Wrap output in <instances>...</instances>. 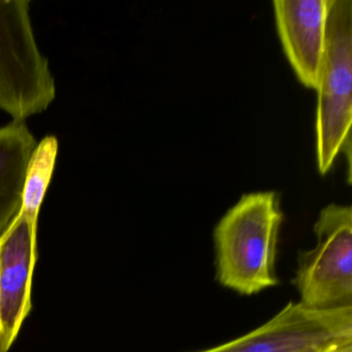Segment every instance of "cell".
<instances>
[{"instance_id": "obj_1", "label": "cell", "mask_w": 352, "mask_h": 352, "mask_svg": "<svg viewBox=\"0 0 352 352\" xmlns=\"http://www.w3.org/2000/svg\"><path fill=\"white\" fill-rule=\"evenodd\" d=\"M282 221L274 191L242 195L226 212L214 230L216 272L222 286L252 296L277 285L275 263Z\"/></svg>"}, {"instance_id": "obj_2", "label": "cell", "mask_w": 352, "mask_h": 352, "mask_svg": "<svg viewBox=\"0 0 352 352\" xmlns=\"http://www.w3.org/2000/svg\"><path fill=\"white\" fill-rule=\"evenodd\" d=\"M316 160L321 175L344 152L351 166L352 1L329 0L327 46L317 84Z\"/></svg>"}, {"instance_id": "obj_3", "label": "cell", "mask_w": 352, "mask_h": 352, "mask_svg": "<svg viewBox=\"0 0 352 352\" xmlns=\"http://www.w3.org/2000/svg\"><path fill=\"white\" fill-rule=\"evenodd\" d=\"M30 0H0V110L13 121L48 110L56 85L36 43Z\"/></svg>"}, {"instance_id": "obj_4", "label": "cell", "mask_w": 352, "mask_h": 352, "mask_svg": "<svg viewBox=\"0 0 352 352\" xmlns=\"http://www.w3.org/2000/svg\"><path fill=\"white\" fill-rule=\"evenodd\" d=\"M316 244L298 253L292 283L312 310L352 308V209L331 204L315 222Z\"/></svg>"}, {"instance_id": "obj_5", "label": "cell", "mask_w": 352, "mask_h": 352, "mask_svg": "<svg viewBox=\"0 0 352 352\" xmlns=\"http://www.w3.org/2000/svg\"><path fill=\"white\" fill-rule=\"evenodd\" d=\"M352 343V308L312 310L289 302L254 331L197 352H310Z\"/></svg>"}, {"instance_id": "obj_6", "label": "cell", "mask_w": 352, "mask_h": 352, "mask_svg": "<svg viewBox=\"0 0 352 352\" xmlns=\"http://www.w3.org/2000/svg\"><path fill=\"white\" fill-rule=\"evenodd\" d=\"M38 223L22 213L0 234V352H8L32 310Z\"/></svg>"}, {"instance_id": "obj_7", "label": "cell", "mask_w": 352, "mask_h": 352, "mask_svg": "<svg viewBox=\"0 0 352 352\" xmlns=\"http://www.w3.org/2000/svg\"><path fill=\"white\" fill-rule=\"evenodd\" d=\"M284 52L302 85L316 90L327 46L329 0H274Z\"/></svg>"}, {"instance_id": "obj_8", "label": "cell", "mask_w": 352, "mask_h": 352, "mask_svg": "<svg viewBox=\"0 0 352 352\" xmlns=\"http://www.w3.org/2000/svg\"><path fill=\"white\" fill-rule=\"evenodd\" d=\"M36 145L25 122L0 126V234L21 209L28 162Z\"/></svg>"}, {"instance_id": "obj_9", "label": "cell", "mask_w": 352, "mask_h": 352, "mask_svg": "<svg viewBox=\"0 0 352 352\" xmlns=\"http://www.w3.org/2000/svg\"><path fill=\"white\" fill-rule=\"evenodd\" d=\"M58 140L49 135L38 142L28 162L20 213L38 223V214L52 180L58 155Z\"/></svg>"}, {"instance_id": "obj_10", "label": "cell", "mask_w": 352, "mask_h": 352, "mask_svg": "<svg viewBox=\"0 0 352 352\" xmlns=\"http://www.w3.org/2000/svg\"><path fill=\"white\" fill-rule=\"evenodd\" d=\"M350 348H352V343L336 344V345L329 346V347L321 348V349L310 352H346Z\"/></svg>"}, {"instance_id": "obj_11", "label": "cell", "mask_w": 352, "mask_h": 352, "mask_svg": "<svg viewBox=\"0 0 352 352\" xmlns=\"http://www.w3.org/2000/svg\"><path fill=\"white\" fill-rule=\"evenodd\" d=\"M346 352H352V348H350V349L347 350V351H346Z\"/></svg>"}, {"instance_id": "obj_12", "label": "cell", "mask_w": 352, "mask_h": 352, "mask_svg": "<svg viewBox=\"0 0 352 352\" xmlns=\"http://www.w3.org/2000/svg\"><path fill=\"white\" fill-rule=\"evenodd\" d=\"M348 350H349V349H348Z\"/></svg>"}]
</instances>
